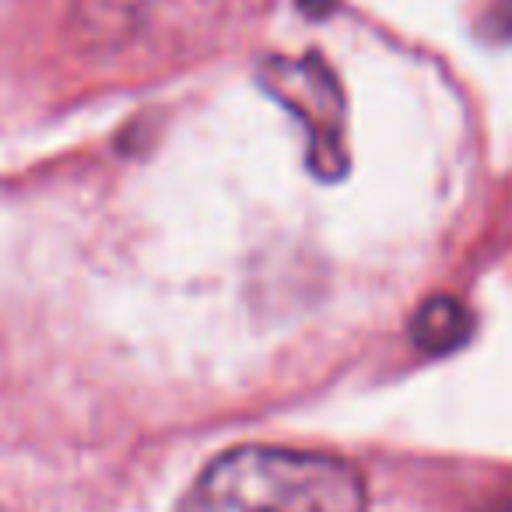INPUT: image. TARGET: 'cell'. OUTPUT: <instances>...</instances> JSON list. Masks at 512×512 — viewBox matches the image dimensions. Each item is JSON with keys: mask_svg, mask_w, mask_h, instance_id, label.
Returning a JSON list of instances; mask_svg holds the SVG:
<instances>
[{"mask_svg": "<svg viewBox=\"0 0 512 512\" xmlns=\"http://www.w3.org/2000/svg\"><path fill=\"white\" fill-rule=\"evenodd\" d=\"M365 481L348 460L281 446L214 456L176 512H365Z\"/></svg>", "mask_w": 512, "mask_h": 512, "instance_id": "obj_1", "label": "cell"}, {"mask_svg": "<svg viewBox=\"0 0 512 512\" xmlns=\"http://www.w3.org/2000/svg\"><path fill=\"white\" fill-rule=\"evenodd\" d=\"M260 85L274 102L288 109L306 127V165L320 179L334 183L348 172V102L341 81L327 60L306 57H271L260 64Z\"/></svg>", "mask_w": 512, "mask_h": 512, "instance_id": "obj_2", "label": "cell"}, {"mask_svg": "<svg viewBox=\"0 0 512 512\" xmlns=\"http://www.w3.org/2000/svg\"><path fill=\"white\" fill-rule=\"evenodd\" d=\"M470 320L467 306L449 295H435V299L421 302V309L411 320V341L418 344L425 355H449L470 337Z\"/></svg>", "mask_w": 512, "mask_h": 512, "instance_id": "obj_3", "label": "cell"}, {"mask_svg": "<svg viewBox=\"0 0 512 512\" xmlns=\"http://www.w3.org/2000/svg\"><path fill=\"white\" fill-rule=\"evenodd\" d=\"M334 4L337 0H299V8L306 11V15H327Z\"/></svg>", "mask_w": 512, "mask_h": 512, "instance_id": "obj_4", "label": "cell"}, {"mask_svg": "<svg viewBox=\"0 0 512 512\" xmlns=\"http://www.w3.org/2000/svg\"><path fill=\"white\" fill-rule=\"evenodd\" d=\"M109 4H116V8H144L151 0H109Z\"/></svg>", "mask_w": 512, "mask_h": 512, "instance_id": "obj_5", "label": "cell"}]
</instances>
